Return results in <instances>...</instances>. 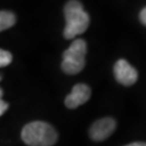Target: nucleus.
I'll return each mask as SVG.
<instances>
[{
  "mask_svg": "<svg viewBox=\"0 0 146 146\" xmlns=\"http://www.w3.org/2000/svg\"><path fill=\"white\" fill-rule=\"evenodd\" d=\"M125 146H146V143L145 142H134V143H131Z\"/></svg>",
  "mask_w": 146,
  "mask_h": 146,
  "instance_id": "nucleus-11",
  "label": "nucleus"
},
{
  "mask_svg": "<svg viewBox=\"0 0 146 146\" xmlns=\"http://www.w3.org/2000/svg\"><path fill=\"white\" fill-rule=\"evenodd\" d=\"M15 24V15L10 11L2 10L0 12V31H3Z\"/></svg>",
  "mask_w": 146,
  "mask_h": 146,
  "instance_id": "nucleus-7",
  "label": "nucleus"
},
{
  "mask_svg": "<svg viewBox=\"0 0 146 146\" xmlns=\"http://www.w3.org/2000/svg\"><path fill=\"white\" fill-rule=\"evenodd\" d=\"M116 127H117V123L115 119L110 117L102 118V119L96 120L92 125V127L90 128L89 135L95 142L104 141L113 134V132L116 130Z\"/></svg>",
  "mask_w": 146,
  "mask_h": 146,
  "instance_id": "nucleus-4",
  "label": "nucleus"
},
{
  "mask_svg": "<svg viewBox=\"0 0 146 146\" xmlns=\"http://www.w3.org/2000/svg\"><path fill=\"white\" fill-rule=\"evenodd\" d=\"M22 140L28 146H53L58 141V132L50 123L33 121L27 123L21 133Z\"/></svg>",
  "mask_w": 146,
  "mask_h": 146,
  "instance_id": "nucleus-2",
  "label": "nucleus"
},
{
  "mask_svg": "<svg viewBox=\"0 0 146 146\" xmlns=\"http://www.w3.org/2000/svg\"><path fill=\"white\" fill-rule=\"evenodd\" d=\"M140 20H141L142 23L146 26V8H144L141 11V13H140Z\"/></svg>",
  "mask_w": 146,
  "mask_h": 146,
  "instance_id": "nucleus-10",
  "label": "nucleus"
},
{
  "mask_svg": "<svg viewBox=\"0 0 146 146\" xmlns=\"http://www.w3.org/2000/svg\"><path fill=\"white\" fill-rule=\"evenodd\" d=\"M91 98V89L84 84H77L72 89V92L65 99V105L69 110H75L78 106L88 102Z\"/></svg>",
  "mask_w": 146,
  "mask_h": 146,
  "instance_id": "nucleus-6",
  "label": "nucleus"
},
{
  "mask_svg": "<svg viewBox=\"0 0 146 146\" xmlns=\"http://www.w3.org/2000/svg\"><path fill=\"white\" fill-rule=\"evenodd\" d=\"M64 15L66 20V26L64 28L65 39H74L87 31L90 17L78 0L68 1L64 7Z\"/></svg>",
  "mask_w": 146,
  "mask_h": 146,
  "instance_id": "nucleus-1",
  "label": "nucleus"
},
{
  "mask_svg": "<svg viewBox=\"0 0 146 146\" xmlns=\"http://www.w3.org/2000/svg\"><path fill=\"white\" fill-rule=\"evenodd\" d=\"M12 54L9 51L5 50H0V66L5 67L8 66L11 62H12Z\"/></svg>",
  "mask_w": 146,
  "mask_h": 146,
  "instance_id": "nucleus-8",
  "label": "nucleus"
},
{
  "mask_svg": "<svg viewBox=\"0 0 146 146\" xmlns=\"http://www.w3.org/2000/svg\"><path fill=\"white\" fill-rule=\"evenodd\" d=\"M8 107H9V104L5 102L3 100H1L0 101V115H3L5 110H8Z\"/></svg>",
  "mask_w": 146,
  "mask_h": 146,
  "instance_id": "nucleus-9",
  "label": "nucleus"
},
{
  "mask_svg": "<svg viewBox=\"0 0 146 146\" xmlns=\"http://www.w3.org/2000/svg\"><path fill=\"white\" fill-rule=\"evenodd\" d=\"M114 74L116 80L123 86H132L137 80V72L134 67H132L125 60L117 61L114 66Z\"/></svg>",
  "mask_w": 146,
  "mask_h": 146,
  "instance_id": "nucleus-5",
  "label": "nucleus"
},
{
  "mask_svg": "<svg viewBox=\"0 0 146 146\" xmlns=\"http://www.w3.org/2000/svg\"><path fill=\"white\" fill-rule=\"evenodd\" d=\"M87 43L82 39H76L63 53L62 70L68 75L80 73L86 65Z\"/></svg>",
  "mask_w": 146,
  "mask_h": 146,
  "instance_id": "nucleus-3",
  "label": "nucleus"
}]
</instances>
